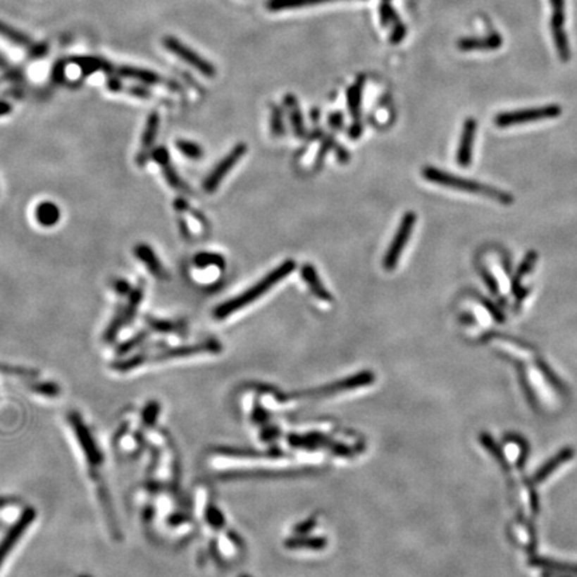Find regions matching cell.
Instances as JSON below:
<instances>
[{
    "label": "cell",
    "mask_w": 577,
    "mask_h": 577,
    "mask_svg": "<svg viewBox=\"0 0 577 577\" xmlns=\"http://www.w3.org/2000/svg\"><path fill=\"white\" fill-rule=\"evenodd\" d=\"M130 511L143 535L156 544L180 547L195 532L192 502L180 483L155 477H137L128 489Z\"/></svg>",
    "instance_id": "cell-1"
},
{
    "label": "cell",
    "mask_w": 577,
    "mask_h": 577,
    "mask_svg": "<svg viewBox=\"0 0 577 577\" xmlns=\"http://www.w3.org/2000/svg\"><path fill=\"white\" fill-rule=\"evenodd\" d=\"M64 421L104 531L110 540L119 542L123 539V529L111 493L106 452L94 428L80 411L77 409L67 411Z\"/></svg>",
    "instance_id": "cell-2"
},
{
    "label": "cell",
    "mask_w": 577,
    "mask_h": 577,
    "mask_svg": "<svg viewBox=\"0 0 577 577\" xmlns=\"http://www.w3.org/2000/svg\"><path fill=\"white\" fill-rule=\"evenodd\" d=\"M192 513L195 520V532H199L201 548L198 551V560L206 564L210 560H229L237 547L229 540L230 532L228 531L226 519L219 511L216 501L210 497L206 487L195 488L192 500Z\"/></svg>",
    "instance_id": "cell-3"
},
{
    "label": "cell",
    "mask_w": 577,
    "mask_h": 577,
    "mask_svg": "<svg viewBox=\"0 0 577 577\" xmlns=\"http://www.w3.org/2000/svg\"><path fill=\"white\" fill-rule=\"evenodd\" d=\"M222 350L221 342L211 338L195 344H183L177 347H163L154 350H138L130 356L116 359L110 364V368L116 373L125 374L138 371L146 365H154L174 359H189L202 354H218Z\"/></svg>",
    "instance_id": "cell-4"
},
{
    "label": "cell",
    "mask_w": 577,
    "mask_h": 577,
    "mask_svg": "<svg viewBox=\"0 0 577 577\" xmlns=\"http://www.w3.org/2000/svg\"><path fill=\"white\" fill-rule=\"evenodd\" d=\"M294 269V261H292V259L285 261L280 266L271 270L269 274L265 275L261 281H258L253 286H250L247 290H244V293H241L237 297H232L229 301L218 305L213 311L214 318L225 320V318L230 317L231 314L240 311L241 309L252 305L253 302H256V299H259L262 295H265L268 292H270L271 287H274L277 283H281L289 274H292Z\"/></svg>",
    "instance_id": "cell-5"
},
{
    "label": "cell",
    "mask_w": 577,
    "mask_h": 577,
    "mask_svg": "<svg viewBox=\"0 0 577 577\" xmlns=\"http://www.w3.org/2000/svg\"><path fill=\"white\" fill-rule=\"evenodd\" d=\"M423 177L426 180L435 183V185H440L444 187H449L453 190H460V192H469V194H476V195H483L487 197L490 199H495L497 202H500L502 205H512L514 198L511 194L508 192H501L496 187L488 186V185H483L477 180H466L462 177H457L453 174H449L444 170H440L437 167H423Z\"/></svg>",
    "instance_id": "cell-6"
},
{
    "label": "cell",
    "mask_w": 577,
    "mask_h": 577,
    "mask_svg": "<svg viewBox=\"0 0 577 577\" xmlns=\"http://www.w3.org/2000/svg\"><path fill=\"white\" fill-rule=\"evenodd\" d=\"M38 512L32 507H25L19 517L7 526L0 539V571L8 563L19 544L26 539L27 533L35 526Z\"/></svg>",
    "instance_id": "cell-7"
},
{
    "label": "cell",
    "mask_w": 577,
    "mask_h": 577,
    "mask_svg": "<svg viewBox=\"0 0 577 577\" xmlns=\"http://www.w3.org/2000/svg\"><path fill=\"white\" fill-rule=\"evenodd\" d=\"M416 221H417V217L411 211L405 213V216L401 219L397 231L387 247V252L385 253L383 266L386 271H392L397 268L402 252L411 240V231L416 225Z\"/></svg>",
    "instance_id": "cell-8"
},
{
    "label": "cell",
    "mask_w": 577,
    "mask_h": 577,
    "mask_svg": "<svg viewBox=\"0 0 577 577\" xmlns=\"http://www.w3.org/2000/svg\"><path fill=\"white\" fill-rule=\"evenodd\" d=\"M562 114V107L559 104H550L538 108H526L517 111L501 113L496 116L495 122L499 128H509L514 125H523L529 122H539L544 119H553Z\"/></svg>",
    "instance_id": "cell-9"
},
{
    "label": "cell",
    "mask_w": 577,
    "mask_h": 577,
    "mask_svg": "<svg viewBox=\"0 0 577 577\" xmlns=\"http://www.w3.org/2000/svg\"><path fill=\"white\" fill-rule=\"evenodd\" d=\"M247 153V146L244 143H238L235 144L230 150V153L226 155L225 158H222L217 163V166L214 167L210 174L206 177L202 187L207 194H213L217 192L219 185L222 183V180L228 177V174L230 173L231 168L235 166L241 158Z\"/></svg>",
    "instance_id": "cell-10"
},
{
    "label": "cell",
    "mask_w": 577,
    "mask_h": 577,
    "mask_svg": "<svg viewBox=\"0 0 577 577\" xmlns=\"http://www.w3.org/2000/svg\"><path fill=\"white\" fill-rule=\"evenodd\" d=\"M163 46L167 51L173 52L175 56H178L183 62L194 67L195 70H198L199 73H202L205 77H216L217 70L213 64L207 62L205 58L199 56L195 51H192L190 47H187L186 44H183L180 40H178L174 37H166L163 39Z\"/></svg>",
    "instance_id": "cell-11"
},
{
    "label": "cell",
    "mask_w": 577,
    "mask_h": 577,
    "mask_svg": "<svg viewBox=\"0 0 577 577\" xmlns=\"http://www.w3.org/2000/svg\"><path fill=\"white\" fill-rule=\"evenodd\" d=\"M151 158H153V161H154L155 163L161 167L162 174H163V178H165L167 185H168L170 187H173V189L177 190V192L192 195L194 192L190 189V186L183 180V178L180 177V174L177 173L175 167L173 166L171 158H170V154H168V151H167V149L165 146H159V147L154 149L153 153H151Z\"/></svg>",
    "instance_id": "cell-12"
},
{
    "label": "cell",
    "mask_w": 577,
    "mask_h": 577,
    "mask_svg": "<svg viewBox=\"0 0 577 577\" xmlns=\"http://www.w3.org/2000/svg\"><path fill=\"white\" fill-rule=\"evenodd\" d=\"M159 122H161V118L156 111H153L146 120V126L142 132L141 149L135 158L137 165L139 167L146 166V163L151 158V153L154 150L153 147H154L155 139H156L158 130H159Z\"/></svg>",
    "instance_id": "cell-13"
},
{
    "label": "cell",
    "mask_w": 577,
    "mask_h": 577,
    "mask_svg": "<svg viewBox=\"0 0 577 577\" xmlns=\"http://www.w3.org/2000/svg\"><path fill=\"white\" fill-rule=\"evenodd\" d=\"M476 131H477V122L475 119L473 118L466 119L462 128L461 138H460L457 154H456V161L461 167H468L472 163Z\"/></svg>",
    "instance_id": "cell-14"
},
{
    "label": "cell",
    "mask_w": 577,
    "mask_h": 577,
    "mask_svg": "<svg viewBox=\"0 0 577 577\" xmlns=\"http://www.w3.org/2000/svg\"><path fill=\"white\" fill-rule=\"evenodd\" d=\"M143 321L146 323V328L151 333L163 334V335H177V337H186L187 334V323L183 320H165V318H158L154 316L146 314L143 316Z\"/></svg>",
    "instance_id": "cell-15"
},
{
    "label": "cell",
    "mask_w": 577,
    "mask_h": 577,
    "mask_svg": "<svg viewBox=\"0 0 577 577\" xmlns=\"http://www.w3.org/2000/svg\"><path fill=\"white\" fill-rule=\"evenodd\" d=\"M118 75L138 80L143 85H161V86H166L167 89H170V90H178L180 89L178 85L174 83L173 80H167L165 77L155 74L153 71L137 68V67H128V66L119 67L118 68Z\"/></svg>",
    "instance_id": "cell-16"
},
{
    "label": "cell",
    "mask_w": 577,
    "mask_h": 577,
    "mask_svg": "<svg viewBox=\"0 0 577 577\" xmlns=\"http://www.w3.org/2000/svg\"><path fill=\"white\" fill-rule=\"evenodd\" d=\"M134 254L146 266V269L149 270V273L154 275L156 280H167L168 278L166 268L163 266L162 261L158 258L151 246H149L147 244H135Z\"/></svg>",
    "instance_id": "cell-17"
},
{
    "label": "cell",
    "mask_w": 577,
    "mask_h": 577,
    "mask_svg": "<svg viewBox=\"0 0 577 577\" xmlns=\"http://www.w3.org/2000/svg\"><path fill=\"white\" fill-rule=\"evenodd\" d=\"M302 278L305 283L308 285L309 289L311 290V293L316 295L321 301L325 302H332L333 301V295L328 292V289L325 287L323 283L321 281L318 273L314 269L313 265H305L302 270H301Z\"/></svg>",
    "instance_id": "cell-18"
},
{
    "label": "cell",
    "mask_w": 577,
    "mask_h": 577,
    "mask_svg": "<svg viewBox=\"0 0 577 577\" xmlns=\"http://www.w3.org/2000/svg\"><path fill=\"white\" fill-rule=\"evenodd\" d=\"M502 39L497 34H492L487 38H468L462 39L459 42V47L462 51H473V50H496L501 47Z\"/></svg>",
    "instance_id": "cell-19"
},
{
    "label": "cell",
    "mask_w": 577,
    "mask_h": 577,
    "mask_svg": "<svg viewBox=\"0 0 577 577\" xmlns=\"http://www.w3.org/2000/svg\"><path fill=\"white\" fill-rule=\"evenodd\" d=\"M35 218L43 228H52L61 219V209L50 201L40 202L35 209Z\"/></svg>",
    "instance_id": "cell-20"
},
{
    "label": "cell",
    "mask_w": 577,
    "mask_h": 577,
    "mask_svg": "<svg viewBox=\"0 0 577 577\" xmlns=\"http://www.w3.org/2000/svg\"><path fill=\"white\" fill-rule=\"evenodd\" d=\"M572 457H573V450H572V449L565 448L564 450H562L556 457L552 459L551 461L547 462L544 466L540 468L539 472L533 476L532 483H533V484L542 483V481H544L547 477H550L559 466H562L564 462L569 461Z\"/></svg>",
    "instance_id": "cell-21"
},
{
    "label": "cell",
    "mask_w": 577,
    "mask_h": 577,
    "mask_svg": "<svg viewBox=\"0 0 577 577\" xmlns=\"http://www.w3.org/2000/svg\"><path fill=\"white\" fill-rule=\"evenodd\" d=\"M126 326V320H125V306L119 305L116 308V313L113 316V318L110 321V323L107 325L104 333H103V342L113 345L116 344L118 340V335L122 332V329Z\"/></svg>",
    "instance_id": "cell-22"
},
{
    "label": "cell",
    "mask_w": 577,
    "mask_h": 577,
    "mask_svg": "<svg viewBox=\"0 0 577 577\" xmlns=\"http://www.w3.org/2000/svg\"><path fill=\"white\" fill-rule=\"evenodd\" d=\"M347 103H349L350 114L354 119V123L350 128L349 134H350L352 138L356 139V138H359V135H361V131H362L361 123H359V106H361V87H359V85H356L354 87H352L349 90Z\"/></svg>",
    "instance_id": "cell-23"
},
{
    "label": "cell",
    "mask_w": 577,
    "mask_h": 577,
    "mask_svg": "<svg viewBox=\"0 0 577 577\" xmlns=\"http://www.w3.org/2000/svg\"><path fill=\"white\" fill-rule=\"evenodd\" d=\"M144 295V283L141 281L135 287H132L131 293L128 294V304L125 306V320H126V326L131 325L134 318L138 314V310L141 306L142 299Z\"/></svg>",
    "instance_id": "cell-24"
},
{
    "label": "cell",
    "mask_w": 577,
    "mask_h": 577,
    "mask_svg": "<svg viewBox=\"0 0 577 577\" xmlns=\"http://www.w3.org/2000/svg\"><path fill=\"white\" fill-rule=\"evenodd\" d=\"M0 37H3L4 39L13 42V44H18V46H20V47H26V49H30V50H32V51H35V49H37V47L34 46V43H31V40H30V38H28L27 35L22 34L20 31L15 30L13 27L3 23L1 20H0ZM37 54H38V52H37Z\"/></svg>",
    "instance_id": "cell-25"
},
{
    "label": "cell",
    "mask_w": 577,
    "mask_h": 577,
    "mask_svg": "<svg viewBox=\"0 0 577 577\" xmlns=\"http://www.w3.org/2000/svg\"><path fill=\"white\" fill-rule=\"evenodd\" d=\"M329 1H337V0H270L268 7L271 11H283V10L301 8V7L316 6L321 3H329Z\"/></svg>",
    "instance_id": "cell-26"
},
{
    "label": "cell",
    "mask_w": 577,
    "mask_h": 577,
    "mask_svg": "<svg viewBox=\"0 0 577 577\" xmlns=\"http://www.w3.org/2000/svg\"><path fill=\"white\" fill-rule=\"evenodd\" d=\"M192 262L198 269H206V268H210V266L223 269L226 266V261H225L223 256H221V254H216V253H209V252L195 254Z\"/></svg>",
    "instance_id": "cell-27"
},
{
    "label": "cell",
    "mask_w": 577,
    "mask_h": 577,
    "mask_svg": "<svg viewBox=\"0 0 577 577\" xmlns=\"http://www.w3.org/2000/svg\"><path fill=\"white\" fill-rule=\"evenodd\" d=\"M286 104L289 107V114H290V120H292V126L294 130L295 135L297 137H304L305 135V126H304V120H302V116L299 111V107L297 106L294 98L292 95H289L286 98Z\"/></svg>",
    "instance_id": "cell-28"
},
{
    "label": "cell",
    "mask_w": 577,
    "mask_h": 577,
    "mask_svg": "<svg viewBox=\"0 0 577 577\" xmlns=\"http://www.w3.org/2000/svg\"><path fill=\"white\" fill-rule=\"evenodd\" d=\"M552 26V35L554 39V44L557 47V51L560 54V58L563 61H569V44H568V38L565 34L564 26Z\"/></svg>",
    "instance_id": "cell-29"
},
{
    "label": "cell",
    "mask_w": 577,
    "mask_h": 577,
    "mask_svg": "<svg viewBox=\"0 0 577 577\" xmlns=\"http://www.w3.org/2000/svg\"><path fill=\"white\" fill-rule=\"evenodd\" d=\"M536 261H538V253H536V252H531V253H528L526 259L523 261V263L520 265V268L517 270L516 277H514V280H513V289H514V292H516L517 294H519V292H520V289H521V287H520L521 278L532 270L533 265L536 263Z\"/></svg>",
    "instance_id": "cell-30"
},
{
    "label": "cell",
    "mask_w": 577,
    "mask_h": 577,
    "mask_svg": "<svg viewBox=\"0 0 577 577\" xmlns=\"http://www.w3.org/2000/svg\"><path fill=\"white\" fill-rule=\"evenodd\" d=\"M531 564L535 566H540V568H547V569H552L556 573H566V575H572V573H577L576 565L563 564V563H557V562H552V560H544V559H533L531 562Z\"/></svg>",
    "instance_id": "cell-31"
},
{
    "label": "cell",
    "mask_w": 577,
    "mask_h": 577,
    "mask_svg": "<svg viewBox=\"0 0 577 577\" xmlns=\"http://www.w3.org/2000/svg\"><path fill=\"white\" fill-rule=\"evenodd\" d=\"M175 146H177L180 154L185 155L186 158L192 159V161H198V159H201L204 156V149L195 142L178 139L175 143Z\"/></svg>",
    "instance_id": "cell-32"
},
{
    "label": "cell",
    "mask_w": 577,
    "mask_h": 577,
    "mask_svg": "<svg viewBox=\"0 0 577 577\" xmlns=\"http://www.w3.org/2000/svg\"><path fill=\"white\" fill-rule=\"evenodd\" d=\"M174 209H175V211H177L178 214L190 213V216H192L197 221H199V222L204 223V225H207L205 216L201 214L199 211H197L195 209H192V206L189 205V202H187L185 198H177V199L174 201Z\"/></svg>",
    "instance_id": "cell-33"
},
{
    "label": "cell",
    "mask_w": 577,
    "mask_h": 577,
    "mask_svg": "<svg viewBox=\"0 0 577 577\" xmlns=\"http://www.w3.org/2000/svg\"><path fill=\"white\" fill-rule=\"evenodd\" d=\"M111 286H113V289H114V292H116V294L120 295V297L130 294L131 290H132L130 283L126 281V280H123V278H116V280L113 281V283H111Z\"/></svg>",
    "instance_id": "cell-34"
},
{
    "label": "cell",
    "mask_w": 577,
    "mask_h": 577,
    "mask_svg": "<svg viewBox=\"0 0 577 577\" xmlns=\"http://www.w3.org/2000/svg\"><path fill=\"white\" fill-rule=\"evenodd\" d=\"M271 130H273L274 135H283V118H281V113L278 110H274V113H273Z\"/></svg>",
    "instance_id": "cell-35"
},
{
    "label": "cell",
    "mask_w": 577,
    "mask_h": 577,
    "mask_svg": "<svg viewBox=\"0 0 577 577\" xmlns=\"http://www.w3.org/2000/svg\"><path fill=\"white\" fill-rule=\"evenodd\" d=\"M483 274H484V280H485V283H487L488 286H489V289L496 294V293L499 292V286H497V283L495 281V278H493L489 273H487V271H484Z\"/></svg>",
    "instance_id": "cell-36"
},
{
    "label": "cell",
    "mask_w": 577,
    "mask_h": 577,
    "mask_svg": "<svg viewBox=\"0 0 577 577\" xmlns=\"http://www.w3.org/2000/svg\"><path fill=\"white\" fill-rule=\"evenodd\" d=\"M553 15H564V0H551Z\"/></svg>",
    "instance_id": "cell-37"
},
{
    "label": "cell",
    "mask_w": 577,
    "mask_h": 577,
    "mask_svg": "<svg viewBox=\"0 0 577 577\" xmlns=\"http://www.w3.org/2000/svg\"><path fill=\"white\" fill-rule=\"evenodd\" d=\"M178 223H180V234H182L186 240H189V238H190V229H189V226H187L186 219L180 217V218H178Z\"/></svg>",
    "instance_id": "cell-38"
},
{
    "label": "cell",
    "mask_w": 577,
    "mask_h": 577,
    "mask_svg": "<svg viewBox=\"0 0 577 577\" xmlns=\"http://www.w3.org/2000/svg\"><path fill=\"white\" fill-rule=\"evenodd\" d=\"M13 111V106L10 103L0 101V116H7Z\"/></svg>",
    "instance_id": "cell-39"
},
{
    "label": "cell",
    "mask_w": 577,
    "mask_h": 577,
    "mask_svg": "<svg viewBox=\"0 0 577 577\" xmlns=\"http://www.w3.org/2000/svg\"><path fill=\"white\" fill-rule=\"evenodd\" d=\"M0 68H1V70H8L10 73H13V74H15V75H18L15 71H13V68L10 67V64L6 62V59H4L1 55H0Z\"/></svg>",
    "instance_id": "cell-40"
}]
</instances>
